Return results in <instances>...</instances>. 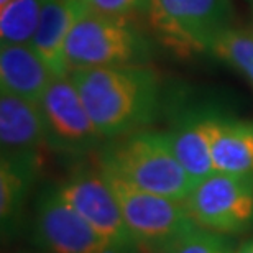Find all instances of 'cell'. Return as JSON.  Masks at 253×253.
Here are the masks:
<instances>
[{
	"mask_svg": "<svg viewBox=\"0 0 253 253\" xmlns=\"http://www.w3.org/2000/svg\"><path fill=\"white\" fill-rule=\"evenodd\" d=\"M69 78L105 141L146 128L161 110L160 78L146 64L74 69Z\"/></svg>",
	"mask_w": 253,
	"mask_h": 253,
	"instance_id": "obj_1",
	"label": "cell"
},
{
	"mask_svg": "<svg viewBox=\"0 0 253 253\" xmlns=\"http://www.w3.org/2000/svg\"><path fill=\"white\" fill-rule=\"evenodd\" d=\"M99 165L135 188L186 201L196 181L176 158L166 131L138 130L107 140L99 150Z\"/></svg>",
	"mask_w": 253,
	"mask_h": 253,
	"instance_id": "obj_2",
	"label": "cell"
},
{
	"mask_svg": "<svg viewBox=\"0 0 253 253\" xmlns=\"http://www.w3.org/2000/svg\"><path fill=\"white\" fill-rule=\"evenodd\" d=\"M153 58V44L131 18L87 10L78 18L66 43L69 73L74 69L143 66Z\"/></svg>",
	"mask_w": 253,
	"mask_h": 253,
	"instance_id": "obj_3",
	"label": "cell"
},
{
	"mask_svg": "<svg viewBox=\"0 0 253 253\" xmlns=\"http://www.w3.org/2000/svg\"><path fill=\"white\" fill-rule=\"evenodd\" d=\"M102 171L117 197L125 224L143 253H171L197 227L184 201L135 188L112 171Z\"/></svg>",
	"mask_w": 253,
	"mask_h": 253,
	"instance_id": "obj_4",
	"label": "cell"
},
{
	"mask_svg": "<svg viewBox=\"0 0 253 253\" xmlns=\"http://www.w3.org/2000/svg\"><path fill=\"white\" fill-rule=\"evenodd\" d=\"M150 27L161 42L179 54L211 53L212 44L232 27L230 0H151Z\"/></svg>",
	"mask_w": 253,
	"mask_h": 253,
	"instance_id": "obj_5",
	"label": "cell"
},
{
	"mask_svg": "<svg viewBox=\"0 0 253 253\" xmlns=\"http://www.w3.org/2000/svg\"><path fill=\"white\" fill-rule=\"evenodd\" d=\"M46 148L71 161L99 151L105 138L92 122L78 87L68 76L54 78L38 102Z\"/></svg>",
	"mask_w": 253,
	"mask_h": 253,
	"instance_id": "obj_6",
	"label": "cell"
},
{
	"mask_svg": "<svg viewBox=\"0 0 253 253\" xmlns=\"http://www.w3.org/2000/svg\"><path fill=\"white\" fill-rule=\"evenodd\" d=\"M30 240L48 253H128L105 239L59 194L56 184H44L33 202Z\"/></svg>",
	"mask_w": 253,
	"mask_h": 253,
	"instance_id": "obj_7",
	"label": "cell"
},
{
	"mask_svg": "<svg viewBox=\"0 0 253 253\" xmlns=\"http://www.w3.org/2000/svg\"><path fill=\"white\" fill-rule=\"evenodd\" d=\"M54 184L63 199L110 244L128 253H143L125 224L117 197L99 163L94 166L84 160L76 161L69 173Z\"/></svg>",
	"mask_w": 253,
	"mask_h": 253,
	"instance_id": "obj_8",
	"label": "cell"
},
{
	"mask_svg": "<svg viewBox=\"0 0 253 253\" xmlns=\"http://www.w3.org/2000/svg\"><path fill=\"white\" fill-rule=\"evenodd\" d=\"M202 229L230 237L253 230V178L212 173L199 181L184 201Z\"/></svg>",
	"mask_w": 253,
	"mask_h": 253,
	"instance_id": "obj_9",
	"label": "cell"
},
{
	"mask_svg": "<svg viewBox=\"0 0 253 253\" xmlns=\"http://www.w3.org/2000/svg\"><path fill=\"white\" fill-rule=\"evenodd\" d=\"M217 109L209 107H184L174 109L166 135L176 158L184 166L196 184L212 173V131Z\"/></svg>",
	"mask_w": 253,
	"mask_h": 253,
	"instance_id": "obj_10",
	"label": "cell"
},
{
	"mask_svg": "<svg viewBox=\"0 0 253 253\" xmlns=\"http://www.w3.org/2000/svg\"><path fill=\"white\" fill-rule=\"evenodd\" d=\"M0 146L2 156L42 160L46 141L38 104L0 92Z\"/></svg>",
	"mask_w": 253,
	"mask_h": 253,
	"instance_id": "obj_11",
	"label": "cell"
},
{
	"mask_svg": "<svg viewBox=\"0 0 253 253\" xmlns=\"http://www.w3.org/2000/svg\"><path fill=\"white\" fill-rule=\"evenodd\" d=\"M42 173V160L0 158V230L12 242L25 225V209Z\"/></svg>",
	"mask_w": 253,
	"mask_h": 253,
	"instance_id": "obj_12",
	"label": "cell"
},
{
	"mask_svg": "<svg viewBox=\"0 0 253 253\" xmlns=\"http://www.w3.org/2000/svg\"><path fill=\"white\" fill-rule=\"evenodd\" d=\"M84 12L85 5L81 0H46L43 5L40 23L30 44L56 78L69 74L66 43L74 23Z\"/></svg>",
	"mask_w": 253,
	"mask_h": 253,
	"instance_id": "obj_13",
	"label": "cell"
},
{
	"mask_svg": "<svg viewBox=\"0 0 253 253\" xmlns=\"http://www.w3.org/2000/svg\"><path fill=\"white\" fill-rule=\"evenodd\" d=\"M56 78L32 44H2L0 89L38 104Z\"/></svg>",
	"mask_w": 253,
	"mask_h": 253,
	"instance_id": "obj_14",
	"label": "cell"
},
{
	"mask_svg": "<svg viewBox=\"0 0 253 253\" xmlns=\"http://www.w3.org/2000/svg\"><path fill=\"white\" fill-rule=\"evenodd\" d=\"M212 161L219 173L253 178V120L217 115L212 131Z\"/></svg>",
	"mask_w": 253,
	"mask_h": 253,
	"instance_id": "obj_15",
	"label": "cell"
},
{
	"mask_svg": "<svg viewBox=\"0 0 253 253\" xmlns=\"http://www.w3.org/2000/svg\"><path fill=\"white\" fill-rule=\"evenodd\" d=\"M46 0H12L0 7L2 44H30Z\"/></svg>",
	"mask_w": 253,
	"mask_h": 253,
	"instance_id": "obj_16",
	"label": "cell"
},
{
	"mask_svg": "<svg viewBox=\"0 0 253 253\" xmlns=\"http://www.w3.org/2000/svg\"><path fill=\"white\" fill-rule=\"evenodd\" d=\"M212 56L229 64L244 76L253 87V32L230 27L215 40L211 48Z\"/></svg>",
	"mask_w": 253,
	"mask_h": 253,
	"instance_id": "obj_17",
	"label": "cell"
},
{
	"mask_svg": "<svg viewBox=\"0 0 253 253\" xmlns=\"http://www.w3.org/2000/svg\"><path fill=\"white\" fill-rule=\"evenodd\" d=\"M239 244L234 237L212 232L197 225L171 253H237Z\"/></svg>",
	"mask_w": 253,
	"mask_h": 253,
	"instance_id": "obj_18",
	"label": "cell"
},
{
	"mask_svg": "<svg viewBox=\"0 0 253 253\" xmlns=\"http://www.w3.org/2000/svg\"><path fill=\"white\" fill-rule=\"evenodd\" d=\"M85 8L109 17L131 18L136 15H146L151 0H81Z\"/></svg>",
	"mask_w": 253,
	"mask_h": 253,
	"instance_id": "obj_19",
	"label": "cell"
},
{
	"mask_svg": "<svg viewBox=\"0 0 253 253\" xmlns=\"http://www.w3.org/2000/svg\"><path fill=\"white\" fill-rule=\"evenodd\" d=\"M237 253H253V237L239 244V247H237Z\"/></svg>",
	"mask_w": 253,
	"mask_h": 253,
	"instance_id": "obj_20",
	"label": "cell"
},
{
	"mask_svg": "<svg viewBox=\"0 0 253 253\" xmlns=\"http://www.w3.org/2000/svg\"><path fill=\"white\" fill-rule=\"evenodd\" d=\"M20 253H48V252H43V250L38 249V250H35V252L33 250H25V252H20Z\"/></svg>",
	"mask_w": 253,
	"mask_h": 253,
	"instance_id": "obj_21",
	"label": "cell"
},
{
	"mask_svg": "<svg viewBox=\"0 0 253 253\" xmlns=\"http://www.w3.org/2000/svg\"><path fill=\"white\" fill-rule=\"evenodd\" d=\"M12 0H0V7H5L7 3H10Z\"/></svg>",
	"mask_w": 253,
	"mask_h": 253,
	"instance_id": "obj_22",
	"label": "cell"
}]
</instances>
